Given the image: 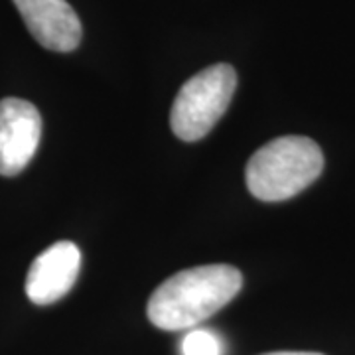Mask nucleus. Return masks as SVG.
Masks as SVG:
<instances>
[{
  "instance_id": "1",
  "label": "nucleus",
  "mask_w": 355,
  "mask_h": 355,
  "mask_svg": "<svg viewBox=\"0 0 355 355\" xmlns=\"http://www.w3.org/2000/svg\"><path fill=\"white\" fill-rule=\"evenodd\" d=\"M243 275L231 265H202L180 270L153 292L146 314L166 331L191 330L239 294Z\"/></svg>"
},
{
  "instance_id": "2",
  "label": "nucleus",
  "mask_w": 355,
  "mask_h": 355,
  "mask_svg": "<svg viewBox=\"0 0 355 355\" xmlns=\"http://www.w3.org/2000/svg\"><path fill=\"white\" fill-rule=\"evenodd\" d=\"M324 170V154L306 137H280L251 156L245 180L261 202H284L304 191Z\"/></svg>"
},
{
  "instance_id": "3",
  "label": "nucleus",
  "mask_w": 355,
  "mask_h": 355,
  "mask_svg": "<svg viewBox=\"0 0 355 355\" xmlns=\"http://www.w3.org/2000/svg\"><path fill=\"white\" fill-rule=\"evenodd\" d=\"M237 89V71L229 64H216L190 77L178 91L170 125L178 139L202 140L225 114Z\"/></svg>"
},
{
  "instance_id": "4",
  "label": "nucleus",
  "mask_w": 355,
  "mask_h": 355,
  "mask_svg": "<svg viewBox=\"0 0 355 355\" xmlns=\"http://www.w3.org/2000/svg\"><path fill=\"white\" fill-rule=\"evenodd\" d=\"M42 139V116L30 101H0V176H16L30 164Z\"/></svg>"
},
{
  "instance_id": "5",
  "label": "nucleus",
  "mask_w": 355,
  "mask_h": 355,
  "mask_svg": "<svg viewBox=\"0 0 355 355\" xmlns=\"http://www.w3.org/2000/svg\"><path fill=\"white\" fill-rule=\"evenodd\" d=\"M81 268V251L76 243H53L34 263L26 277V294L38 306L62 300L73 288Z\"/></svg>"
},
{
  "instance_id": "6",
  "label": "nucleus",
  "mask_w": 355,
  "mask_h": 355,
  "mask_svg": "<svg viewBox=\"0 0 355 355\" xmlns=\"http://www.w3.org/2000/svg\"><path fill=\"white\" fill-rule=\"evenodd\" d=\"M30 34L46 50L67 53L81 42V20L65 0H12Z\"/></svg>"
},
{
  "instance_id": "7",
  "label": "nucleus",
  "mask_w": 355,
  "mask_h": 355,
  "mask_svg": "<svg viewBox=\"0 0 355 355\" xmlns=\"http://www.w3.org/2000/svg\"><path fill=\"white\" fill-rule=\"evenodd\" d=\"M223 345L211 330H191L182 340V355H221Z\"/></svg>"
},
{
  "instance_id": "8",
  "label": "nucleus",
  "mask_w": 355,
  "mask_h": 355,
  "mask_svg": "<svg viewBox=\"0 0 355 355\" xmlns=\"http://www.w3.org/2000/svg\"><path fill=\"white\" fill-rule=\"evenodd\" d=\"M265 355H322V354H314V352H275V354H265Z\"/></svg>"
}]
</instances>
